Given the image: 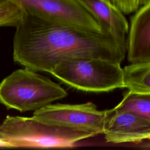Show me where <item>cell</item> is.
Returning <instances> with one entry per match:
<instances>
[{
  "label": "cell",
  "mask_w": 150,
  "mask_h": 150,
  "mask_svg": "<svg viewBox=\"0 0 150 150\" xmlns=\"http://www.w3.org/2000/svg\"><path fill=\"white\" fill-rule=\"evenodd\" d=\"M15 28L13 61L36 72L49 73L59 62L80 57H99L121 64L126 54V45L105 31L96 32L26 13Z\"/></svg>",
  "instance_id": "cell-1"
},
{
  "label": "cell",
  "mask_w": 150,
  "mask_h": 150,
  "mask_svg": "<svg viewBox=\"0 0 150 150\" xmlns=\"http://www.w3.org/2000/svg\"><path fill=\"white\" fill-rule=\"evenodd\" d=\"M94 134L49 124L33 117L6 115L0 124V138L11 148H72Z\"/></svg>",
  "instance_id": "cell-2"
},
{
  "label": "cell",
  "mask_w": 150,
  "mask_h": 150,
  "mask_svg": "<svg viewBox=\"0 0 150 150\" xmlns=\"http://www.w3.org/2000/svg\"><path fill=\"white\" fill-rule=\"evenodd\" d=\"M67 94L50 78L26 67L15 70L0 83V103L21 112L35 111Z\"/></svg>",
  "instance_id": "cell-3"
},
{
  "label": "cell",
  "mask_w": 150,
  "mask_h": 150,
  "mask_svg": "<svg viewBox=\"0 0 150 150\" xmlns=\"http://www.w3.org/2000/svg\"><path fill=\"white\" fill-rule=\"evenodd\" d=\"M49 73L67 85L86 92H107L125 88L121 64L103 58L63 60Z\"/></svg>",
  "instance_id": "cell-4"
},
{
  "label": "cell",
  "mask_w": 150,
  "mask_h": 150,
  "mask_svg": "<svg viewBox=\"0 0 150 150\" xmlns=\"http://www.w3.org/2000/svg\"><path fill=\"white\" fill-rule=\"evenodd\" d=\"M32 117L49 124L97 135L103 133L107 110H98L91 102L79 104L51 103L35 111Z\"/></svg>",
  "instance_id": "cell-5"
},
{
  "label": "cell",
  "mask_w": 150,
  "mask_h": 150,
  "mask_svg": "<svg viewBox=\"0 0 150 150\" xmlns=\"http://www.w3.org/2000/svg\"><path fill=\"white\" fill-rule=\"evenodd\" d=\"M25 13L96 32L104 31L76 0H6Z\"/></svg>",
  "instance_id": "cell-6"
},
{
  "label": "cell",
  "mask_w": 150,
  "mask_h": 150,
  "mask_svg": "<svg viewBox=\"0 0 150 150\" xmlns=\"http://www.w3.org/2000/svg\"><path fill=\"white\" fill-rule=\"evenodd\" d=\"M107 142H141L150 138V120L135 114L107 110L103 133Z\"/></svg>",
  "instance_id": "cell-7"
},
{
  "label": "cell",
  "mask_w": 150,
  "mask_h": 150,
  "mask_svg": "<svg viewBox=\"0 0 150 150\" xmlns=\"http://www.w3.org/2000/svg\"><path fill=\"white\" fill-rule=\"evenodd\" d=\"M135 12L126 40L127 59L130 63L150 62V2Z\"/></svg>",
  "instance_id": "cell-8"
},
{
  "label": "cell",
  "mask_w": 150,
  "mask_h": 150,
  "mask_svg": "<svg viewBox=\"0 0 150 150\" xmlns=\"http://www.w3.org/2000/svg\"><path fill=\"white\" fill-rule=\"evenodd\" d=\"M97 22L102 29L126 45L129 25L124 14L108 0H76Z\"/></svg>",
  "instance_id": "cell-9"
},
{
  "label": "cell",
  "mask_w": 150,
  "mask_h": 150,
  "mask_svg": "<svg viewBox=\"0 0 150 150\" xmlns=\"http://www.w3.org/2000/svg\"><path fill=\"white\" fill-rule=\"evenodd\" d=\"M125 88L131 92L150 94V62H135L122 69Z\"/></svg>",
  "instance_id": "cell-10"
},
{
  "label": "cell",
  "mask_w": 150,
  "mask_h": 150,
  "mask_svg": "<svg viewBox=\"0 0 150 150\" xmlns=\"http://www.w3.org/2000/svg\"><path fill=\"white\" fill-rule=\"evenodd\" d=\"M113 110L130 112L150 120V94L125 92L122 100Z\"/></svg>",
  "instance_id": "cell-11"
},
{
  "label": "cell",
  "mask_w": 150,
  "mask_h": 150,
  "mask_svg": "<svg viewBox=\"0 0 150 150\" xmlns=\"http://www.w3.org/2000/svg\"><path fill=\"white\" fill-rule=\"evenodd\" d=\"M24 11L16 5L0 0V27H16L22 20Z\"/></svg>",
  "instance_id": "cell-12"
},
{
  "label": "cell",
  "mask_w": 150,
  "mask_h": 150,
  "mask_svg": "<svg viewBox=\"0 0 150 150\" xmlns=\"http://www.w3.org/2000/svg\"><path fill=\"white\" fill-rule=\"evenodd\" d=\"M115 5L124 15L135 12L139 7L138 0H117Z\"/></svg>",
  "instance_id": "cell-13"
},
{
  "label": "cell",
  "mask_w": 150,
  "mask_h": 150,
  "mask_svg": "<svg viewBox=\"0 0 150 150\" xmlns=\"http://www.w3.org/2000/svg\"><path fill=\"white\" fill-rule=\"evenodd\" d=\"M0 148H11L8 143L0 138Z\"/></svg>",
  "instance_id": "cell-14"
},
{
  "label": "cell",
  "mask_w": 150,
  "mask_h": 150,
  "mask_svg": "<svg viewBox=\"0 0 150 150\" xmlns=\"http://www.w3.org/2000/svg\"><path fill=\"white\" fill-rule=\"evenodd\" d=\"M138 2L139 4V6H142L143 5H145L148 2H150V0H138Z\"/></svg>",
  "instance_id": "cell-15"
},
{
  "label": "cell",
  "mask_w": 150,
  "mask_h": 150,
  "mask_svg": "<svg viewBox=\"0 0 150 150\" xmlns=\"http://www.w3.org/2000/svg\"><path fill=\"white\" fill-rule=\"evenodd\" d=\"M109 2H111L112 4H115V2H116V1H117V0H108Z\"/></svg>",
  "instance_id": "cell-16"
}]
</instances>
